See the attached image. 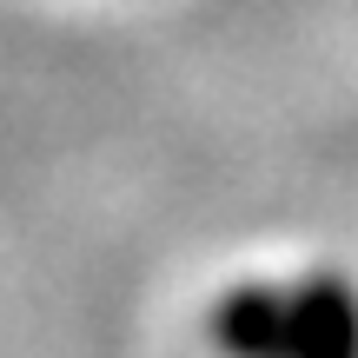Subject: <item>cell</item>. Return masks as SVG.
I'll list each match as a JSON object with an SVG mask.
<instances>
[{"label": "cell", "instance_id": "1", "mask_svg": "<svg viewBox=\"0 0 358 358\" xmlns=\"http://www.w3.org/2000/svg\"><path fill=\"white\" fill-rule=\"evenodd\" d=\"M219 358H358V279L312 266L299 279H239L213 299Z\"/></svg>", "mask_w": 358, "mask_h": 358}]
</instances>
